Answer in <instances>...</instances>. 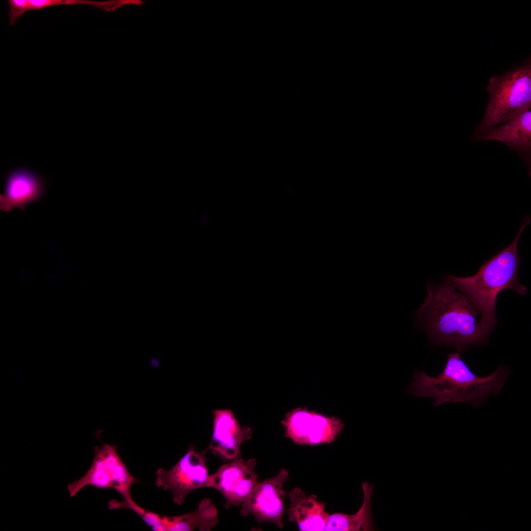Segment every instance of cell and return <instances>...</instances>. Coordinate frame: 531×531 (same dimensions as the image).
Returning a JSON list of instances; mask_svg holds the SVG:
<instances>
[{
	"label": "cell",
	"mask_w": 531,
	"mask_h": 531,
	"mask_svg": "<svg viewBox=\"0 0 531 531\" xmlns=\"http://www.w3.org/2000/svg\"><path fill=\"white\" fill-rule=\"evenodd\" d=\"M460 352L447 354L444 367L437 376H429L424 371H415L408 393L433 398L434 406L450 402H466L475 407L481 405L491 394H499L509 369L500 366L491 375L478 377L461 358Z\"/></svg>",
	"instance_id": "obj_3"
},
{
	"label": "cell",
	"mask_w": 531,
	"mask_h": 531,
	"mask_svg": "<svg viewBox=\"0 0 531 531\" xmlns=\"http://www.w3.org/2000/svg\"><path fill=\"white\" fill-rule=\"evenodd\" d=\"M8 2L9 24L12 26L25 13L30 10V4L29 0H9Z\"/></svg>",
	"instance_id": "obj_17"
},
{
	"label": "cell",
	"mask_w": 531,
	"mask_h": 531,
	"mask_svg": "<svg viewBox=\"0 0 531 531\" xmlns=\"http://www.w3.org/2000/svg\"><path fill=\"white\" fill-rule=\"evenodd\" d=\"M373 486L368 482L362 484L363 501L360 508L355 513L348 515L343 513L330 514L324 531H368L374 529L371 514V496Z\"/></svg>",
	"instance_id": "obj_15"
},
{
	"label": "cell",
	"mask_w": 531,
	"mask_h": 531,
	"mask_svg": "<svg viewBox=\"0 0 531 531\" xmlns=\"http://www.w3.org/2000/svg\"><path fill=\"white\" fill-rule=\"evenodd\" d=\"M282 424L287 438L297 444L311 445L334 442L345 426L339 418L302 408L287 413Z\"/></svg>",
	"instance_id": "obj_7"
},
{
	"label": "cell",
	"mask_w": 531,
	"mask_h": 531,
	"mask_svg": "<svg viewBox=\"0 0 531 531\" xmlns=\"http://www.w3.org/2000/svg\"><path fill=\"white\" fill-rule=\"evenodd\" d=\"M136 482L137 478L131 475L121 459L117 446L103 443L95 447L93 460L86 473L69 484L67 490L73 497L87 486L113 488L125 499L131 500V487Z\"/></svg>",
	"instance_id": "obj_5"
},
{
	"label": "cell",
	"mask_w": 531,
	"mask_h": 531,
	"mask_svg": "<svg viewBox=\"0 0 531 531\" xmlns=\"http://www.w3.org/2000/svg\"><path fill=\"white\" fill-rule=\"evenodd\" d=\"M213 414L211 440L206 449L226 460L240 457L241 445L251 438V428L240 426L229 410H216Z\"/></svg>",
	"instance_id": "obj_10"
},
{
	"label": "cell",
	"mask_w": 531,
	"mask_h": 531,
	"mask_svg": "<svg viewBox=\"0 0 531 531\" xmlns=\"http://www.w3.org/2000/svg\"><path fill=\"white\" fill-rule=\"evenodd\" d=\"M151 364L154 367H157L159 365L158 361L156 359H153L151 361Z\"/></svg>",
	"instance_id": "obj_19"
},
{
	"label": "cell",
	"mask_w": 531,
	"mask_h": 531,
	"mask_svg": "<svg viewBox=\"0 0 531 531\" xmlns=\"http://www.w3.org/2000/svg\"><path fill=\"white\" fill-rule=\"evenodd\" d=\"M163 520L165 531H209L218 523V513L211 501L204 498L193 511L174 516H163Z\"/></svg>",
	"instance_id": "obj_14"
},
{
	"label": "cell",
	"mask_w": 531,
	"mask_h": 531,
	"mask_svg": "<svg viewBox=\"0 0 531 531\" xmlns=\"http://www.w3.org/2000/svg\"><path fill=\"white\" fill-rule=\"evenodd\" d=\"M144 2L137 0H121L108 1H92V5L104 11L115 10L121 5L127 4H141Z\"/></svg>",
	"instance_id": "obj_18"
},
{
	"label": "cell",
	"mask_w": 531,
	"mask_h": 531,
	"mask_svg": "<svg viewBox=\"0 0 531 531\" xmlns=\"http://www.w3.org/2000/svg\"><path fill=\"white\" fill-rule=\"evenodd\" d=\"M530 222L531 217H525L511 244L485 263L474 275L465 277L451 274L443 276L474 304L480 314L483 328L489 335L496 323V304L499 293L507 289L522 295L527 293V288L518 278L521 259L517 246L523 231Z\"/></svg>",
	"instance_id": "obj_2"
},
{
	"label": "cell",
	"mask_w": 531,
	"mask_h": 531,
	"mask_svg": "<svg viewBox=\"0 0 531 531\" xmlns=\"http://www.w3.org/2000/svg\"><path fill=\"white\" fill-rule=\"evenodd\" d=\"M482 140H497L521 151L529 150L531 146V107L526 108L500 126H493L478 137Z\"/></svg>",
	"instance_id": "obj_13"
},
{
	"label": "cell",
	"mask_w": 531,
	"mask_h": 531,
	"mask_svg": "<svg viewBox=\"0 0 531 531\" xmlns=\"http://www.w3.org/2000/svg\"><path fill=\"white\" fill-rule=\"evenodd\" d=\"M108 507L111 509H130L138 514L153 531H165L163 516L142 507L133 499H125L121 502L112 500L108 502Z\"/></svg>",
	"instance_id": "obj_16"
},
{
	"label": "cell",
	"mask_w": 531,
	"mask_h": 531,
	"mask_svg": "<svg viewBox=\"0 0 531 531\" xmlns=\"http://www.w3.org/2000/svg\"><path fill=\"white\" fill-rule=\"evenodd\" d=\"M428 295L415 312L418 323L438 346L461 351L471 345L485 343L489 335L481 316L469 298L443 278L439 284H427Z\"/></svg>",
	"instance_id": "obj_1"
},
{
	"label": "cell",
	"mask_w": 531,
	"mask_h": 531,
	"mask_svg": "<svg viewBox=\"0 0 531 531\" xmlns=\"http://www.w3.org/2000/svg\"><path fill=\"white\" fill-rule=\"evenodd\" d=\"M44 190V182L36 174L26 168L15 169L6 177L1 208L5 211L24 208L40 198Z\"/></svg>",
	"instance_id": "obj_11"
},
{
	"label": "cell",
	"mask_w": 531,
	"mask_h": 531,
	"mask_svg": "<svg viewBox=\"0 0 531 531\" xmlns=\"http://www.w3.org/2000/svg\"><path fill=\"white\" fill-rule=\"evenodd\" d=\"M206 449L197 452L189 445L186 453L169 470L159 468L156 473V485L170 491L174 502L181 505L194 490L206 487L209 474L206 460Z\"/></svg>",
	"instance_id": "obj_6"
},
{
	"label": "cell",
	"mask_w": 531,
	"mask_h": 531,
	"mask_svg": "<svg viewBox=\"0 0 531 531\" xmlns=\"http://www.w3.org/2000/svg\"><path fill=\"white\" fill-rule=\"evenodd\" d=\"M290 504L286 512L290 521L295 522L300 531H324L330 514L325 511V503L317 496L307 495L296 487L289 493Z\"/></svg>",
	"instance_id": "obj_12"
},
{
	"label": "cell",
	"mask_w": 531,
	"mask_h": 531,
	"mask_svg": "<svg viewBox=\"0 0 531 531\" xmlns=\"http://www.w3.org/2000/svg\"><path fill=\"white\" fill-rule=\"evenodd\" d=\"M256 466L254 458L239 457L209 474L206 487L214 488L223 495L226 509L240 506L258 482Z\"/></svg>",
	"instance_id": "obj_9"
},
{
	"label": "cell",
	"mask_w": 531,
	"mask_h": 531,
	"mask_svg": "<svg viewBox=\"0 0 531 531\" xmlns=\"http://www.w3.org/2000/svg\"><path fill=\"white\" fill-rule=\"evenodd\" d=\"M289 472L282 468L270 478L258 482L240 506L243 516L253 515L259 523L269 522L284 528V501L287 493L284 488Z\"/></svg>",
	"instance_id": "obj_8"
},
{
	"label": "cell",
	"mask_w": 531,
	"mask_h": 531,
	"mask_svg": "<svg viewBox=\"0 0 531 531\" xmlns=\"http://www.w3.org/2000/svg\"><path fill=\"white\" fill-rule=\"evenodd\" d=\"M487 90L486 111L475 137L497 124L505 123L531 105V67L525 64L502 75L492 77Z\"/></svg>",
	"instance_id": "obj_4"
}]
</instances>
